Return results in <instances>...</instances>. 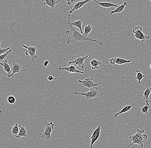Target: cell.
Masks as SVG:
<instances>
[{
	"label": "cell",
	"instance_id": "52a82bcc",
	"mask_svg": "<svg viewBox=\"0 0 151 148\" xmlns=\"http://www.w3.org/2000/svg\"><path fill=\"white\" fill-rule=\"evenodd\" d=\"M22 47L24 49H27V50L25 51V54L26 55H30L32 61L34 62L35 59L37 58V55L36 54V52L37 49L36 47L32 46H27L26 45L23 44Z\"/></svg>",
	"mask_w": 151,
	"mask_h": 148
},
{
	"label": "cell",
	"instance_id": "8d00e7d4",
	"mask_svg": "<svg viewBox=\"0 0 151 148\" xmlns=\"http://www.w3.org/2000/svg\"><path fill=\"white\" fill-rule=\"evenodd\" d=\"M149 1H150V2H151V0H149Z\"/></svg>",
	"mask_w": 151,
	"mask_h": 148
},
{
	"label": "cell",
	"instance_id": "f1b7e54d",
	"mask_svg": "<svg viewBox=\"0 0 151 148\" xmlns=\"http://www.w3.org/2000/svg\"><path fill=\"white\" fill-rule=\"evenodd\" d=\"M10 47H8V48H6V49H1L0 47V55H1L3 54L4 53L6 52L7 51L10 50Z\"/></svg>",
	"mask_w": 151,
	"mask_h": 148
},
{
	"label": "cell",
	"instance_id": "9a60e30c",
	"mask_svg": "<svg viewBox=\"0 0 151 148\" xmlns=\"http://www.w3.org/2000/svg\"><path fill=\"white\" fill-rule=\"evenodd\" d=\"M128 6V3L126 1L124 2L121 5H119L116 9L115 10L110 11L109 16H111L113 14H118V13H120L123 11L124 9L125 8V6Z\"/></svg>",
	"mask_w": 151,
	"mask_h": 148
},
{
	"label": "cell",
	"instance_id": "d6986e66",
	"mask_svg": "<svg viewBox=\"0 0 151 148\" xmlns=\"http://www.w3.org/2000/svg\"><path fill=\"white\" fill-rule=\"evenodd\" d=\"M61 0H45V2L43 4L44 5L48 6L51 7L52 9H53L57 4L60 2Z\"/></svg>",
	"mask_w": 151,
	"mask_h": 148
},
{
	"label": "cell",
	"instance_id": "d4e9b609",
	"mask_svg": "<svg viewBox=\"0 0 151 148\" xmlns=\"http://www.w3.org/2000/svg\"><path fill=\"white\" fill-rule=\"evenodd\" d=\"M19 131V125L17 123H16L12 128L11 132L13 135L16 136L18 134Z\"/></svg>",
	"mask_w": 151,
	"mask_h": 148
},
{
	"label": "cell",
	"instance_id": "277c9868",
	"mask_svg": "<svg viewBox=\"0 0 151 148\" xmlns=\"http://www.w3.org/2000/svg\"><path fill=\"white\" fill-rule=\"evenodd\" d=\"M74 95H81L86 98L87 99H91L94 98L98 97L99 96V89L97 87H93L90 89L89 91L86 93H78L77 91L73 93Z\"/></svg>",
	"mask_w": 151,
	"mask_h": 148
},
{
	"label": "cell",
	"instance_id": "603a6c76",
	"mask_svg": "<svg viewBox=\"0 0 151 148\" xmlns=\"http://www.w3.org/2000/svg\"><path fill=\"white\" fill-rule=\"evenodd\" d=\"M134 72L136 73V79L138 81V83L140 84L141 83L142 80L145 77V75L142 74L141 70L139 69L137 70Z\"/></svg>",
	"mask_w": 151,
	"mask_h": 148
},
{
	"label": "cell",
	"instance_id": "44dd1931",
	"mask_svg": "<svg viewBox=\"0 0 151 148\" xmlns=\"http://www.w3.org/2000/svg\"><path fill=\"white\" fill-rule=\"evenodd\" d=\"M90 64L92 70H94L99 68L102 65V63L100 60L96 59H92L90 61Z\"/></svg>",
	"mask_w": 151,
	"mask_h": 148
},
{
	"label": "cell",
	"instance_id": "7402d4cb",
	"mask_svg": "<svg viewBox=\"0 0 151 148\" xmlns=\"http://www.w3.org/2000/svg\"><path fill=\"white\" fill-rule=\"evenodd\" d=\"M146 87V90L143 92V99L146 102V103H149V99L150 95L151 93V87L149 88L148 86L146 84H145Z\"/></svg>",
	"mask_w": 151,
	"mask_h": 148
},
{
	"label": "cell",
	"instance_id": "1f68e13d",
	"mask_svg": "<svg viewBox=\"0 0 151 148\" xmlns=\"http://www.w3.org/2000/svg\"><path fill=\"white\" fill-rule=\"evenodd\" d=\"M48 64H49V61L48 60H46L44 62V66L45 67H47L48 66Z\"/></svg>",
	"mask_w": 151,
	"mask_h": 148
},
{
	"label": "cell",
	"instance_id": "8992f818",
	"mask_svg": "<svg viewBox=\"0 0 151 148\" xmlns=\"http://www.w3.org/2000/svg\"><path fill=\"white\" fill-rule=\"evenodd\" d=\"M89 54H88L86 56L77 57V58H75L73 61H70L68 62V64L73 65L75 66H78L79 67L84 69L85 66V60L87 59L89 57Z\"/></svg>",
	"mask_w": 151,
	"mask_h": 148
},
{
	"label": "cell",
	"instance_id": "4316f807",
	"mask_svg": "<svg viewBox=\"0 0 151 148\" xmlns=\"http://www.w3.org/2000/svg\"><path fill=\"white\" fill-rule=\"evenodd\" d=\"M12 49L9 50L6 52L4 53L3 54L1 55H0V63H1L4 60H6V58L7 57V56L11 52H12Z\"/></svg>",
	"mask_w": 151,
	"mask_h": 148
},
{
	"label": "cell",
	"instance_id": "9c48e42d",
	"mask_svg": "<svg viewBox=\"0 0 151 148\" xmlns=\"http://www.w3.org/2000/svg\"><path fill=\"white\" fill-rule=\"evenodd\" d=\"M101 125H100L94 130L93 133L91 135L90 138V148L93 147V145L99 139V137H100V134H101Z\"/></svg>",
	"mask_w": 151,
	"mask_h": 148
},
{
	"label": "cell",
	"instance_id": "30bf717a",
	"mask_svg": "<svg viewBox=\"0 0 151 148\" xmlns=\"http://www.w3.org/2000/svg\"><path fill=\"white\" fill-rule=\"evenodd\" d=\"M58 69L60 71H65L71 73L81 74H84L85 73L84 71L78 70V69H76V66L73 65H70V66L65 67H62L61 66H60L58 67Z\"/></svg>",
	"mask_w": 151,
	"mask_h": 148
},
{
	"label": "cell",
	"instance_id": "4fadbf2b",
	"mask_svg": "<svg viewBox=\"0 0 151 148\" xmlns=\"http://www.w3.org/2000/svg\"><path fill=\"white\" fill-rule=\"evenodd\" d=\"M91 1H92V0H85V1H80L77 2L74 4L72 9H71L69 13L70 14H72L73 12L76 11V10H79V9L83 7L87 3H88L89 2Z\"/></svg>",
	"mask_w": 151,
	"mask_h": 148
},
{
	"label": "cell",
	"instance_id": "8fae6325",
	"mask_svg": "<svg viewBox=\"0 0 151 148\" xmlns=\"http://www.w3.org/2000/svg\"><path fill=\"white\" fill-rule=\"evenodd\" d=\"M132 62V61L131 60H125L122 58H118L116 56L111 58L109 60V63L110 64L112 65H122L126 63H130Z\"/></svg>",
	"mask_w": 151,
	"mask_h": 148
},
{
	"label": "cell",
	"instance_id": "5b68a950",
	"mask_svg": "<svg viewBox=\"0 0 151 148\" xmlns=\"http://www.w3.org/2000/svg\"><path fill=\"white\" fill-rule=\"evenodd\" d=\"M54 128V124L52 122L47 124L45 128V131L42 134L40 133H38V134L40 135L41 138L43 139H49L51 138L52 132Z\"/></svg>",
	"mask_w": 151,
	"mask_h": 148
},
{
	"label": "cell",
	"instance_id": "ffe728a7",
	"mask_svg": "<svg viewBox=\"0 0 151 148\" xmlns=\"http://www.w3.org/2000/svg\"><path fill=\"white\" fill-rule=\"evenodd\" d=\"M134 104H132V105H127V106H126L123 107L122 109L119 112H118V113L115 114L114 116V118H117L118 116L122 114H124V113H126L128 112V111L131 110L132 107L134 106Z\"/></svg>",
	"mask_w": 151,
	"mask_h": 148
},
{
	"label": "cell",
	"instance_id": "7a4b0ae2",
	"mask_svg": "<svg viewBox=\"0 0 151 148\" xmlns=\"http://www.w3.org/2000/svg\"><path fill=\"white\" fill-rule=\"evenodd\" d=\"M144 132L145 130L143 129H137L135 134L129 137V140L132 141V143L126 148H129L134 144L139 145L142 147H144V143L148 137L147 134H144Z\"/></svg>",
	"mask_w": 151,
	"mask_h": 148
},
{
	"label": "cell",
	"instance_id": "83f0119b",
	"mask_svg": "<svg viewBox=\"0 0 151 148\" xmlns=\"http://www.w3.org/2000/svg\"><path fill=\"white\" fill-rule=\"evenodd\" d=\"M7 100L8 103L11 104H14L16 101V98L13 96H8L7 97Z\"/></svg>",
	"mask_w": 151,
	"mask_h": 148
},
{
	"label": "cell",
	"instance_id": "484cf974",
	"mask_svg": "<svg viewBox=\"0 0 151 148\" xmlns=\"http://www.w3.org/2000/svg\"><path fill=\"white\" fill-rule=\"evenodd\" d=\"M150 105L149 104V103H146V105L142 108L141 111V114H147L149 111V109L150 108Z\"/></svg>",
	"mask_w": 151,
	"mask_h": 148
},
{
	"label": "cell",
	"instance_id": "e575fe53",
	"mask_svg": "<svg viewBox=\"0 0 151 148\" xmlns=\"http://www.w3.org/2000/svg\"><path fill=\"white\" fill-rule=\"evenodd\" d=\"M150 69H151V64H150Z\"/></svg>",
	"mask_w": 151,
	"mask_h": 148
},
{
	"label": "cell",
	"instance_id": "ac0fdd59",
	"mask_svg": "<svg viewBox=\"0 0 151 148\" xmlns=\"http://www.w3.org/2000/svg\"><path fill=\"white\" fill-rule=\"evenodd\" d=\"M19 131L18 134L15 136L16 138L19 139L22 137H27V132L25 127L21 125H19Z\"/></svg>",
	"mask_w": 151,
	"mask_h": 148
},
{
	"label": "cell",
	"instance_id": "5bb4252c",
	"mask_svg": "<svg viewBox=\"0 0 151 148\" xmlns=\"http://www.w3.org/2000/svg\"><path fill=\"white\" fill-rule=\"evenodd\" d=\"M70 15L68 14V20L69 21V23L71 26H75L76 28H79L80 30V32L82 34H83V31H82V24H83V21L81 20L76 21L73 22H71L70 21Z\"/></svg>",
	"mask_w": 151,
	"mask_h": 148
},
{
	"label": "cell",
	"instance_id": "6da1fadb",
	"mask_svg": "<svg viewBox=\"0 0 151 148\" xmlns=\"http://www.w3.org/2000/svg\"><path fill=\"white\" fill-rule=\"evenodd\" d=\"M68 23L70 28V30H67L65 31V34L68 36L67 39V44L70 45L73 43L76 42H96L99 44V46H102L104 45V41H99L96 39H93L88 37L85 36L83 34H81L75 28H73L70 25L69 23V21L68 20Z\"/></svg>",
	"mask_w": 151,
	"mask_h": 148
},
{
	"label": "cell",
	"instance_id": "d590c367",
	"mask_svg": "<svg viewBox=\"0 0 151 148\" xmlns=\"http://www.w3.org/2000/svg\"><path fill=\"white\" fill-rule=\"evenodd\" d=\"M110 2H111V1H112V0H110Z\"/></svg>",
	"mask_w": 151,
	"mask_h": 148
},
{
	"label": "cell",
	"instance_id": "d6a6232c",
	"mask_svg": "<svg viewBox=\"0 0 151 148\" xmlns=\"http://www.w3.org/2000/svg\"><path fill=\"white\" fill-rule=\"evenodd\" d=\"M1 113H2V111H1V110H0V114H1Z\"/></svg>",
	"mask_w": 151,
	"mask_h": 148
},
{
	"label": "cell",
	"instance_id": "4dcf8cb0",
	"mask_svg": "<svg viewBox=\"0 0 151 148\" xmlns=\"http://www.w3.org/2000/svg\"><path fill=\"white\" fill-rule=\"evenodd\" d=\"M47 79L49 81H52L54 79V78L52 75H50V76H48Z\"/></svg>",
	"mask_w": 151,
	"mask_h": 148
},
{
	"label": "cell",
	"instance_id": "836d02e7",
	"mask_svg": "<svg viewBox=\"0 0 151 148\" xmlns=\"http://www.w3.org/2000/svg\"><path fill=\"white\" fill-rule=\"evenodd\" d=\"M1 41H0V47H1Z\"/></svg>",
	"mask_w": 151,
	"mask_h": 148
},
{
	"label": "cell",
	"instance_id": "ba28073f",
	"mask_svg": "<svg viewBox=\"0 0 151 148\" xmlns=\"http://www.w3.org/2000/svg\"><path fill=\"white\" fill-rule=\"evenodd\" d=\"M78 82L82 84V86L86 88L90 89L94 87H97L98 84L94 81L93 78H87L84 80H78Z\"/></svg>",
	"mask_w": 151,
	"mask_h": 148
},
{
	"label": "cell",
	"instance_id": "cb8c5ba5",
	"mask_svg": "<svg viewBox=\"0 0 151 148\" xmlns=\"http://www.w3.org/2000/svg\"><path fill=\"white\" fill-rule=\"evenodd\" d=\"M92 28L90 24H86V27L84 28V32L83 33V35L85 36L88 37V34L92 31Z\"/></svg>",
	"mask_w": 151,
	"mask_h": 148
},
{
	"label": "cell",
	"instance_id": "f546056e",
	"mask_svg": "<svg viewBox=\"0 0 151 148\" xmlns=\"http://www.w3.org/2000/svg\"><path fill=\"white\" fill-rule=\"evenodd\" d=\"M79 0H66L67 1V4L68 6L71 5L73 4L75 2H77Z\"/></svg>",
	"mask_w": 151,
	"mask_h": 148
},
{
	"label": "cell",
	"instance_id": "e0dca14e",
	"mask_svg": "<svg viewBox=\"0 0 151 148\" xmlns=\"http://www.w3.org/2000/svg\"><path fill=\"white\" fill-rule=\"evenodd\" d=\"M95 2L96 4H97L101 6L102 7L104 8H108L110 7H118L119 5H118L114 4L111 2H100L98 1L97 0H92Z\"/></svg>",
	"mask_w": 151,
	"mask_h": 148
},
{
	"label": "cell",
	"instance_id": "2e32d148",
	"mask_svg": "<svg viewBox=\"0 0 151 148\" xmlns=\"http://www.w3.org/2000/svg\"><path fill=\"white\" fill-rule=\"evenodd\" d=\"M0 65L3 67L4 70L7 74V76L11 74V67L9 66L7 60H5L3 61L1 63H0Z\"/></svg>",
	"mask_w": 151,
	"mask_h": 148
},
{
	"label": "cell",
	"instance_id": "3957f363",
	"mask_svg": "<svg viewBox=\"0 0 151 148\" xmlns=\"http://www.w3.org/2000/svg\"><path fill=\"white\" fill-rule=\"evenodd\" d=\"M134 36L137 39L140 40L141 43H143L146 40L150 39V36L142 33V28L141 26H138L135 27L132 31Z\"/></svg>",
	"mask_w": 151,
	"mask_h": 148
},
{
	"label": "cell",
	"instance_id": "7c38bea8",
	"mask_svg": "<svg viewBox=\"0 0 151 148\" xmlns=\"http://www.w3.org/2000/svg\"><path fill=\"white\" fill-rule=\"evenodd\" d=\"M22 68V65L19 63L14 62L12 64V67H11V74L7 76L8 78H10L14 76L16 73H19L21 70Z\"/></svg>",
	"mask_w": 151,
	"mask_h": 148
}]
</instances>
